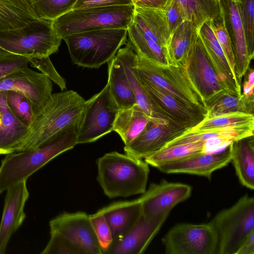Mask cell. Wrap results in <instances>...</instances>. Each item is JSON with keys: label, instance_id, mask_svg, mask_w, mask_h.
Returning <instances> with one entry per match:
<instances>
[{"label": "cell", "instance_id": "obj_1", "mask_svg": "<svg viewBox=\"0 0 254 254\" xmlns=\"http://www.w3.org/2000/svg\"><path fill=\"white\" fill-rule=\"evenodd\" d=\"M85 101L73 90L52 94L34 116L27 133L9 154L37 147L61 131L79 124Z\"/></svg>", "mask_w": 254, "mask_h": 254}, {"label": "cell", "instance_id": "obj_2", "mask_svg": "<svg viewBox=\"0 0 254 254\" xmlns=\"http://www.w3.org/2000/svg\"><path fill=\"white\" fill-rule=\"evenodd\" d=\"M79 125L61 131L37 147L7 154L0 166V194L27 180L54 158L74 148L77 144Z\"/></svg>", "mask_w": 254, "mask_h": 254}, {"label": "cell", "instance_id": "obj_3", "mask_svg": "<svg viewBox=\"0 0 254 254\" xmlns=\"http://www.w3.org/2000/svg\"><path fill=\"white\" fill-rule=\"evenodd\" d=\"M96 164L97 180L108 197H127L145 192L149 168L142 159L112 151L99 158Z\"/></svg>", "mask_w": 254, "mask_h": 254}, {"label": "cell", "instance_id": "obj_4", "mask_svg": "<svg viewBox=\"0 0 254 254\" xmlns=\"http://www.w3.org/2000/svg\"><path fill=\"white\" fill-rule=\"evenodd\" d=\"M127 28H108L80 32L64 37L72 63L79 66L98 68L126 45Z\"/></svg>", "mask_w": 254, "mask_h": 254}, {"label": "cell", "instance_id": "obj_5", "mask_svg": "<svg viewBox=\"0 0 254 254\" xmlns=\"http://www.w3.org/2000/svg\"><path fill=\"white\" fill-rule=\"evenodd\" d=\"M133 67L136 74L206 116L205 104L180 65L164 64L136 54Z\"/></svg>", "mask_w": 254, "mask_h": 254}, {"label": "cell", "instance_id": "obj_6", "mask_svg": "<svg viewBox=\"0 0 254 254\" xmlns=\"http://www.w3.org/2000/svg\"><path fill=\"white\" fill-rule=\"evenodd\" d=\"M133 4L72 9L53 21L63 39L80 32L108 28H127L134 13Z\"/></svg>", "mask_w": 254, "mask_h": 254}, {"label": "cell", "instance_id": "obj_7", "mask_svg": "<svg viewBox=\"0 0 254 254\" xmlns=\"http://www.w3.org/2000/svg\"><path fill=\"white\" fill-rule=\"evenodd\" d=\"M62 40L53 21L38 19L20 28L0 31V52L27 58L49 57L58 52Z\"/></svg>", "mask_w": 254, "mask_h": 254}, {"label": "cell", "instance_id": "obj_8", "mask_svg": "<svg viewBox=\"0 0 254 254\" xmlns=\"http://www.w3.org/2000/svg\"><path fill=\"white\" fill-rule=\"evenodd\" d=\"M218 236L217 254H236L254 231V198L247 194L231 207L220 211L209 222Z\"/></svg>", "mask_w": 254, "mask_h": 254}, {"label": "cell", "instance_id": "obj_9", "mask_svg": "<svg viewBox=\"0 0 254 254\" xmlns=\"http://www.w3.org/2000/svg\"><path fill=\"white\" fill-rule=\"evenodd\" d=\"M118 110L107 83L101 91L85 101L78 129L77 144L94 142L112 132Z\"/></svg>", "mask_w": 254, "mask_h": 254}, {"label": "cell", "instance_id": "obj_10", "mask_svg": "<svg viewBox=\"0 0 254 254\" xmlns=\"http://www.w3.org/2000/svg\"><path fill=\"white\" fill-rule=\"evenodd\" d=\"M163 242L166 254H215L218 236L209 223H182L168 231Z\"/></svg>", "mask_w": 254, "mask_h": 254}, {"label": "cell", "instance_id": "obj_11", "mask_svg": "<svg viewBox=\"0 0 254 254\" xmlns=\"http://www.w3.org/2000/svg\"><path fill=\"white\" fill-rule=\"evenodd\" d=\"M206 104L227 92L220 81L197 34L182 65Z\"/></svg>", "mask_w": 254, "mask_h": 254}, {"label": "cell", "instance_id": "obj_12", "mask_svg": "<svg viewBox=\"0 0 254 254\" xmlns=\"http://www.w3.org/2000/svg\"><path fill=\"white\" fill-rule=\"evenodd\" d=\"M49 225L50 231L62 235L83 254H102L89 215L86 213L64 212L51 219Z\"/></svg>", "mask_w": 254, "mask_h": 254}, {"label": "cell", "instance_id": "obj_13", "mask_svg": "<svg viewBox=\"0 0 254 254\" xmlns=\"http://www.w3.org/2000/svg\"><path fill=\"white\" fill-rule=\"evenodd\" d=\"M9 90L19 92L28 98L35 115L52 95L53 83L45 74L27 66L0 80V92Z\"/></svg>", "mask_w": 254, "mask_h": 254}, {"label": "cell", "instance_id": "obj_14", "mask_svg": "<svg viewBox=\"0 0 254 254\" xmlns=\"http://www.w3.org/2000/svg\"><path fill=\"white\" fill-rule=\"evenodd\" d=\"M135 74L154 107L172 123L189 129L197 125L205 117L204 114L190 108L173 96Z\"/></svg>", "mask_w": 254, "mask_h": 254}, {"label": "cell", "instance_id": "obj_15", "mask_svg": "<svg viewBox=\"0 0 254 254\" xmlns=\"http://www.w3.org/2000/svg\"><path fill=\"white\" fill-rule=\"evenodd\" d=\"M191 187L187 184L162 181L152 183L140 196L143 216L153 217L168 213L178 203L191 194Z\"/></svg>", "mask_w": 254, "mask_h": 254}, {"label": "cell", "instance_id": "obj_16", "mask_svg": "<svg viewBox=\"0 0 254 254\" xmlns=\"http://www.w3.org/2000/svg\"><path fill=\"white\" fill-rule=\"evenodd\" d=\"M188 129L171 123L149 120L138 136L128 145L125 146V152L137 158L144 159L163 148L167 143Z\"/></svg>", "mask_w": 254, "mask_h": 254}, {"label": "cell", "instance_id": "obj_17", "mask_svg": "<svg viewBox=\"0 0 254 254\" xmlns=\"http://www.w3.org/2000/svg\"><path fill=\"white\" fill-rule=\"evenodd\" d=\"M169 214L142 216L138 222L121 238L114 240L105 254H141L159 231Z\"/></svg>", "mask_w": 254, "mask_h": 254}, {"label": "cell", "instance_id": "obj_18", "mask_svg": "<svg viewBox=\"0 0 254 254\" xmlns=\"http://www.w3.org/2000/svg\"><path fill=\"white\" fill-rule=\"evenodd\" d=\"M220 11L229 37L235 60V71L241 83L251 62L247 50L245 31L238 5L233 0H219Z\"/></svg>", "mask_w": 254, "mask_h": 254}, {"label": "cell", "instance_id": "obj_19", "mask_svg": "<svg viewBox=\"0 0 254 254\" xmlns=\"http://www.w3.org/2000/svg\"><path fill=\"white\" fill-rule=\"evenodd\" d=\"M231 157L230 144L218 152L197 153L184 159L161 165L156 168L165 173H186L204 176L210 180L212 173L226 166L231 161Z\"/></svg>", "mask_w": 254, "mask_h": 254}, {"label": "cell", "instance_id": "obj_20", "mask_svg": "<svg viewBox=\"0 0 254 254\" xmlns=\"http://www.w3.org/2000/svg\"><path fill=\"white\" fill-rule=\"evenodd\" d=\"M26 181L6 190L0 223V254L5 253L10 238L25 219L24 206L29 196Z\"/></svg>", "mask_w": 254, "mask_h": 254}, {"label": "cell", "instance_id": "obj_21", "mask_svg": "<svg viewBox=\"0 0 254 254\" xmlns=\"http://www.w3.org/2000/svg\"><path fill=\"white\" fill-rule=\"evenodd\" d=\"M197 32L211 64L226 91L240 96L242 94L240 82L215 36L210 20L204 22Z\"/></svg>", "mask_w": 254, "mask_h": 254}, {"label": "cell", "instance_id": "obj_22", "mask_svg": "<svg viewBox=\"0 0 254 254\" xmlns=\"http://www.w3.org/2000/svg\"><path fill=\"white\" fill-rule=\"evenodd\" d=\"M99 210L110 227L113 240L128 232L143 216L140 197L131 200L115 202Z\"/></svg>", "mask_w": 254, "mask_h": 254}, {"label": "cell", "instance_id": "obj_23", "mask_svg": "<svg viewBox=\"0 0 254 254\" xmlns=\"http://www.w3.org/2000/svg\"><path fill=\"white\" fill-rule=\"evenodd\" d=\"M128 27L166 48L170 33L164 10L134 7Z\"/></svg>", "mask_w": 254, "mask_h": 254}, {"label": "cell", "instance_id": "obj_24", "mask_svg": "<svg viewBox=\"0 0 254 254\" xmlns=\"http://www.w3.org/2000/svg\"><path fill=\"white\" fill-rule=\"evenodd\" d=\"M115 57L124 68L134 94L136 104L149 118L150 121L171 123L157 111L150 98L142 88L133 68V65L136 59V54L126 43L125 47L119 49Z\"/></svg>", "mask_w": 254, "mask_h": 254}, {"label": "cell", "instance_id": "obj_25", "mask_svg": "<svg viewBox=\"0 0 254 254\" xmlns=\"http://www.w3.org/2000/svg\"><path fill=\"white\" fill-rule=\"evenodd\" d=\"M231 161L240 183L254 189V135L234 140L231 143Z\"/></svg>", "mask_w": 254, "mask_h": 254}, {"label": "cell", "instance_id": "obj_26", "mask_svg": "<svg viewBox=\"0 0 254 254\" xmlns=\"http://www.w3.org/2000/svg\"><path fill=\"white\" fill-rule=\"evenodd\" d=\"M254 125L203 130H192L190 128L169 142L164 147L197 141H206L217 137L225 138L234 141L254 135Z\"/></svg>", "mask_w": 254, "mask_h": 254}, {"label": "cell", "instance_id": "obj_27", "mask_svg": "<svg viewBox=\"0 0 254 254\" xmlns=\"http://www.w3.org/2000/svg\"><path fill=\"white\" fill-rule=\"evenodd\" d=\"M0 155H7L25 135L28 127L22 124L7 107L5 92H0Z\"/></svg>", "mask_w": 254, "mask_h": 254}, {"label": "cell", "instance_id": "obj_28", "mask_svg": "<svg viewBox=\"0 0 254 254\" xmlns=\"http://www.w3.org/2000/svg\"><path fill=\"white\" fill-rule=\"evenodd\" d=\"M108 64L107 83L119 110L136 104L134 94L121 63L115 56Z\"/></svg>", "mask_w": 254, "mask_h": 254}, {"label": "cell", "instance_id": "obj_29", "mask_svg": "<svg viewBox=\"0 0 254 254\" xmlns=\"http://www.w3.org/2000/svg\"><path fill=\"white\" fill-rule=\"evenodd\" d=\"M149 120V118L136 104L118 110L113 130L120 135L125 146L127 145L142 131Z\"/></svg>", "mask_w": 254, "mask_h": 254}, {"label": "cell", "instance_id": "obj_30", "mask_svg": "<svg viewBox=\"0 0 254 254\" xmlns=\"http://www.w3.org/2000/svg\"><path fill=\"white\" fill-rule=\"evenodd\" d=\"M197 34L192 22L187 20L171 34L166 47L171 64H183Z\"/></svg>", "mask_w": 254, "mask_h": 254}, {"label": "cell", "instance_id": "obj_31", "mask_svg": "<svg viewBox=\"0 0 254 254\" xmlns=\"http://www.w3.org/2000/svg\"><path fill=\"white\" fill-rule=\"evenodd\" d=\"M38 19L29 0H0V31L20 28Z\"/></svg>", "mask_w": 254, "mask_h": 254}, {"label": "cell", "instance_id": "obj_32", "mask_svg": "<svg viewBox=\"0 0 254 254\" xmlns=\"http://www.w3.org/2000/svg\"><path fill=\"white\" fill-rule=\"evenodd\" d=\"M205 117H211L224 114L241 112L254 114V98H248L224 92L206 104Z\"/></svg>", "mask_w": 254, "mask_h": 254}, {"label": "cell", "instance_id": "obj_33", "mask_svg": "<svg viewBox=\"0 0 254 254\" xmlns=\"http://www.w3.org/2000/svg\"><path fill=\"white\" fill-rule=\"evenodd\" d=\"M185 20L190 21L197 30L205 21L211 20L220 13L219 0H175Z\"/></svg>", "mask_w": 254, "mask_h": 254}, {"label": "cell", "instance_id": "obj_34", "mask_svg": "<svg viewBox=\"0 0 254 254\" xmlns=\"http://www.w3.org/2000/svg\"><path fill=\"white\" fill-rule=\"evenodd\" d=\"M205 141L173 145L162 148L144 158L148 165L157 168L158 166L178 161L194 154L204 152Z\"/></svg>", "mask_w": 254, "mask_h": 254}, {"label": "cell", "instance_id": "obj_35", "mask_svg": "<svg viewBox=\"0 0 254 254\" xmlns=\"http://www.w3.org/2000/svg\"><path fill=\"white\" fill-rule=\"evenodd\" d=\"M254 125V114L236 112L205 117L192 130Z\"/></svg>", "mask_w": 254, "mask_h": 254}, {"label": "cell", "instance_id": "obj_36", "mask_svg": "<svg viewBox=\"0 0 254 254\" xmlns=\"http://www.w3.org/2000/svg\"><path fill=\"white\" fill-rule=\"evenodd\" d=\"M39 19L54 21L72 10L77 0H29Z\"/></svg>", "mask_w": 254, "mask_h": 254}, {"label": "cell", "instance_id": "obj_37", "mask_svg": "<svg viewBox=\"0 0 254 254\" xmlns=\"http://www.w3.org/2000/svg\"><path fill=\"white\" fill-rule=\"evenodd\" d=\"M4 92L6 104L9 110L22 124L29 127L34 116L30 101L24 95L16 91Z\"/></svg>", "mask_w": 254, "mask_h": 254}, {"label": "cell", "instance_id": "obj_38", "mask_svg": "<svg viewBox=\"0 0 254 254\" xmlns=\"http://www.w3.org/2000/svg\"><path fill=\"white\" fill-rule=\"evenodd\" d=\"M246 40L249 57H254V0H241L237 2Z\"/></svg>", "mask_w": 254, "mask_h": 254}, {"label": "cell", "instance_id": "obj_39", "mask_svg": "<svg viewBox=\"0 0 254 254\" xmlns=\"http://www.w3.org/2000/svg\"><path fill=\"white\" fill-rule=\"evenodd\" d=\"M89 218L102 254H105L113 241L110 227L104 216L99 210L89 215Z\"/></svg>", "mask_w": 254, "mask_h": 254}, {"label": "cell", "instance_id": "obj_40", "mask_svg": "<svg viewBox=\"0 0 254 254\" xmlns=\"http://www.w3.org/2000/svg\"><path fill=\"white\" fill-rule=\"evenodd\" d=\"M210 22L215 36L232 70L235 72V60L232 47L229 37L224 25V20L221 11L219 15L210 20Z\"/></svg>", "mask_w": 254, "mask_h": 254}, {"label": "cell", "instance_id": "obj_41", "mask_svg": "<svg viewBox=\"0 0 254 254\" xmlns=\"http://www.w3.org/2000/svg\"><path fill=\"white\" fill-rule=\"evenodd\" d=\"M51 237L41 254H83L70 241L60 233L50 231Z\"/></svg>", "mask_w": 254, "mask_h": 254}, {"label": "cell", "instance_id": "obj_42", "mask_svg": "<svg viewBox=\"0 0 254 254\" xmlns=\"http://www.w3.org/2000/svg\"><path fill=\"white\" fill-rule=\"evenodd\" d=\"M26 57L0 52V80L6 76L28 66Z\"/></svg>", "mask_w": 254, "mask_h": 254}, {"label": "cell", "instance_id": "obj_43", "mask_svg": "<svg viewBox=\"0 0 254 254\" xmlns=\"http://www.w3.org/2000/svg\"><path fill=\"white\" fill-rule=\"evenodd\" d=\"M28 59L31 66L37 68L57 84L62 90L66 89L65 80L58 73L49 57H31L28 58Z\"/></svg>", "mask_w": 254, "mask_h": 254}, {"label": "cell", "instance_id": "obj_44", "mask_svg": "<svg viewBox=\"0 0 254 254\" xmlns=\"http://www.w3.org/2000/svg\"><path fill=\"white\" fill-rule=\"evenodd\" d=\"M164 10L171 35L185 20L179 5L175 0H169Z\"/></svg>", "mask_w": 254, "mask_h": 254}, {"label": "cell", "instance_id": "obj_45", "mask_svg": "<svg viewBox=\"0 0 254 254\" xmlns=\"http://www.w3.org/2000/svg\"><path fill=\"white\" fill-rule=\"evenodd\" d=\"M133 4L131 0H77L72 9Z\"/></svg>", "mask_w": 254, "mask_h": 254}, {"label": "cell", "instance_id": "obj_46", "mask_svg": "<svg viewBox=\"0 0 254 254\" xmlns=\"http://www.w3.org/2000/svg\"><path fill=\"white\" fill-rule=\"evenodd\" d=\"M169 0H131L135 7L164 10Z\"/></svg>", "mask_w": 254, "mask_h": 254}, {"label": "cell", "instance_id": "obj_47", "mask_svg": "<svg viewBox=\"0 0 254 254\" xmlns=\"http://www.w3.org/2000/svg\"><path fill=\"white\" fill-rule=\"evenodd\" d=\"M236 254H254V231L245 239Z\"/></svg>", "mask_w": 254, "mask_h": 254}, {"label": "cell", "instance_id": "obj_48", "mask_svg": "<svg viewBox=\"0 0 254 254\" xmlns=\"http://www.w3.org/2000/svg\"><path fill=\"white\" fill-rule=\"evenodd\" d=\"M254 84L245 79L243 84L242 94L248 98H254Z\"/></svg>", "mask_w": 254, "mask_h": 254}, {"label": "cell", "instance_id": "obj_49", "mask_svg": "<svg viewBox=\"0 0 254 254\" xmlns=\"http://www.w3.org/2000/svg\"><path fill=\"white\" fill-rule=\"evenodd\" d=\"M237 2H239L241 0H233Z\"/></svg>", "mask_w": 254, "mask_h": 254}]
</instances>
